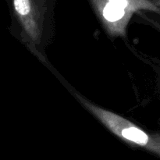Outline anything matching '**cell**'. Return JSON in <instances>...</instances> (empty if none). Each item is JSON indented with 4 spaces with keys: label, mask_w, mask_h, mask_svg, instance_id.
<instances>
[{
    "label": "cell",
    "mask_w": 160,
    "mask_h": 160,
    "mask_svg": "<svg viewBox=\"0 0 160 160\" xmlns=\"http://www.w3.org/2000/svg\"><path fill=\"white\" fill-rule=\"evenodd\" d=\"M91 2L108 34L112 37H124L128 23L135 12L109 0Z\"/></svg>",
    "instance_id": "obj_2"
},
{
    "label": "cell",
    "mask_w": 160,
    "mask_h": 160,
    "mask_svg": "<svg viewBox=\"0 0 160 160\" xmlns=\"http://www.w3.org/2000/svg\"><path fill=\"white\" fill-rule=\"evenodd\" d=\"M134 12L147 10L160 14V9L150 0H109Z\"/></svg>",
    "instance_id": "obj_4"
},
{
    "label": "cell",
    "mask_w": 160,
    "mask_h": 160,
    "mask_svg": "<svg viewBox=\"0 0 160 160\" xmlns=\"http://www.w3.org/2000/svg\"><path fill=\"white\" fill-rule=\"evenodd\" d=\"M159 4H160V2H159Z\"/></svg>",
    "instance_id": "obj_5"
},
{
    "label": "cell",
    "mask_w": 160,
    "mask_h": 160,
    "mask_svg": "<svg viewBox=\"0 0 160 160\" xmlns=\"http://www.w3.org/2000/svg\"><path fill=\"white\" fill-rule=\"evenodd\" d=\"M83 106L108 130L124 142L138 145L160 156V134L146 132L128 119L98 106L77 95Z\"/></svg>",
    "instance_id": "obj_1"
},
{
    "label": "cell",
    "mask_w": 160,
    "mask_h": 160,
    "mask_svg": "<svg viewBox=\"0 0 160 160\" xmlns=\"http://www.w3.org/2000/svg\"><path fill=\"white\" fill-rule=\"evenodd\" d=\"M13 9L26 35L34 43L40 42L39 13L34 0H12Z\"/></svg>",
    "instance_id": "obj_3"
}]
</instances>
